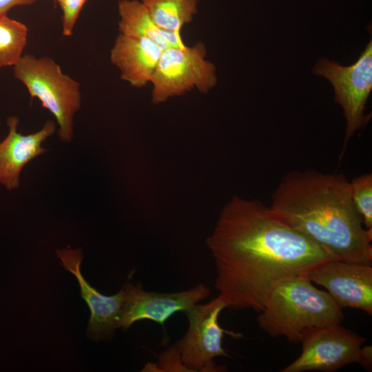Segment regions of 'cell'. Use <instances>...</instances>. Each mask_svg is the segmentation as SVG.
Returning <instances> with one entry per match:
<instances>
[{"label": "cell", "instance_id": "obj_7", "mask_svg": "<svg viewBox=\"0 0 372 372\" xmlns=\"http://www.w3.org/2000/svg\"><path fill=\"white\" fill-rule=\"evenodd\" d=\"M313 72L327 78L333 86L335 101L342 107L347 121L346 144L370 119V116L364 114V110L372 89L371 41L353 65L342 66L322 59L314 66Z\"/></svg>", "mask_w": 372, "mask_h": 372}, {"label": "cell", "instance_id": "obj_17", "mask_svg": "<svg viewBox=\"0 0 372 372\" xmlns=\"http://www.w3.org/2000/svg\"><path fill=\"white\" fill-rule=\"evenodd\" d=\"M349 182L354 207L365 229L372 231V175L362 174Z\"/></svg>", "mask_w": 372, "mask_h": 372}, {"label": "cell", "instance_id": "obj_15", "mask_svg": "<svg viewBox=\"0 0 372 372\" xmlns=\"http://www.w3.org/2000/svg\"><path fill=\"white\" fill-rule=\"evenodd\" d=\"M141 2L159 28L178 34L198 12V0H142Z\"/></svg>", "mask_w": 372, "mask_h": 372}, {"label": "cell", "instance_id": "obj_14", "mask_svg": "<svg viewBox=\"0 0 372 372\" xmlns=\"http://www.w3.org/2000/svg\"><path fill=\"white\" fill-rule=\"evenodd\" d=\"M118 12L120 34L148 38L163 50L169 48L186 47L180 34L163 30L154 23L141 1L120 0L118 2Z\"/></svg>", "mask_w": 372, "mask_h": 372}, {"label": "cell", "instance_id": "obj_20", "mask_svg": "<svg viewBox=\"0 0 372 372\" xmlns=\"http://www.w3.org/2000/svg\"><path fill=\"white\" fill-rule=\"evenodd\" d=\"M38 0H0V16L7 14L12 8L18 6H30Z\"/></svg>", "mask_w": 372, "mask_h": 372}, {"label": "cell", "instance_id": "obj_3", "mask_svg": "<svg viewBox=\"0 0 372 372\" xmlns=\"http://www.w3.org/2000/svg\"><path fill=\"white\" fill-rule=\"evenodd\" d=\"M259 327L273 338L300 342L309 328L340 324L343 312L331 296L315 287L307 277L298 276L280 282L259 312Z\"/></svg>", "mask_w": 372, "mask_h": 372}, {"label": "cell", "instance_id": "obj_22", "mask_svg": "<svg viewBox=\"0 0 372 372\" xmlns=\"http://www.w3.org/2000/svg\"><path fill=\"white\" fill-rule=\"evenodd\" d=\"M56 3H58L59 5H60L61 2V0H54Z\"/></svg>", "mask_w": 372, "mask_h": 372}, {"label": "cell", "instance_id": "obj_6", "mask_svg": "<svg viewBox=\"0 0 372 372\" xmlns=\"http://www.w3.org/2000/svg\"><path fill=\"white\" fill-rule=\"evenodd\" d=\"M227 305L218 295L203 304H196L187 311L189 322L185 335L176 342L183 364L192 372H221L226 367L217 365L214 359L229 356L222 346L225 334L234 338L241 335L223 329L218 317Z\"/></svg>", "mask_w": 372, "mask_h": 372}, {"label": "cell", "instance_id": "obj_5", "mask_svg": "<svg viewBox=\"0 0 372 372\" xmlns=\"http://www.w3.org/2000/svg\"><path fill=\"white\" fill-rule=\"evenodd\" d=\"M206 54L202 43L164 50L150 81L152 102L161 103L194 88L203 93L212 89L217 83L216 68L205 59Z\"/></svg>", "mask_w": 372, "mask_h": 372}, {"label": "cell", "instance_id": "obj_11", "mask_svg": "<svg viewBox=\"0 0 372 372\" xmlns=\"http://www.w3.org/2000/svg\"><path fill=\"white\" fill-rule=\"evenodd\" d=\"M56 256L61 265L76 278L81 296L90 308L88 336L94 340L112 339L115 330L118 328V324L122 313L125 299L123 289L108 296L101 294L92 287L81 273V264L83 256L81 249H57Z\"/></svg>", "mask_w": 372, "mask_h": 372}, {"label": "cell", "instance_id": "obj_18", "mask_svg": "<svg viewBox=\"0 0 372 372\" xmlns=\"http://www.w3.org/2000/svg\"><path fill=\"white\" fill-rule=\"evenodd\" d=\"M141 371L146 372H192L183 364L176 343L160 353L156 362L146 363Z\"/></svg>", "mask_w": 372, "mask_h": 372}, {"label": "cell", "instance_id": "obj_21", "mask_svg": "<svg viewBox=\"0 0 372 372\" xmlns=\"http://www.w3.org/2000/svg\"><path fill=\"white\" fill-rule=\"evenodd\" d=\"M359 364H360L365 369L371 371V366H372V347L371 346L362 347Z\"/></svg>", "mask_w": 372, "mask_h": 372}, {"label": "cell", "instance_id": "obj_9", "mask_svg": "<svg viewBox=\"0 0 372 372\" xmlns=\"http://www.w3.org/2000/svg\"><path fill=\"white\" fill-rule=\"evenodd\" d=\"M122 289L125 299L118 327L124 331L134 322L143 320L163 326L175 313L186 312L211 294L209 287L203 283L184 291L170 293L145 291L141 285L130 282H126Z\"/></svg>", "mask_w": 372, "mask_h": 372}, {"label": "cell", "instance_id": "obj_12", "mask_svg": "<svg viewBox=\"0 0 372 372\" xmlns=\"http://www.w3.org/2000/svg\"><path fill=\"white\" fill-rule=\"evenodd\" d=\"M19 122L16 116L7 118L8 133L0 142V185L10 191L19 187L24 167L47 152L43 143L56 128L53 121L48 120L39 131L24 135L17 131Z\"/></svg>", "mask_w": 372, "mask_h": 372}, {"label": "cell", "instance_id": "obj_13", "mask_svg": "<svg viewBox=\"0 0 372 372\" xmlns=\"http://www.w3.org/2000/svg\"><path fill=\"white\" fill-rule=\"evenodd\" d=\"M163 51L148 38L119 33L110 51V61L119 70L122 80L142 87L150 83Z\"/></svg>", "mask_w": 372, "mask_h": 372}, {"label": "cell", "instance_id": "obj_10", "mask_svg": "<svg viewBox=\"0 0 372 372\" xmlns=\"http://www.w3.org/2000/svg\"><path fill=\"white\" fill-rule=\"evenodd\" d=\"M308 278L326 288L342 309L349 307L372 315L371 264L331 260L315 267Z\"/></svg>", "mask_w": 372, "mask_h": 372}, {"label": "cell", "instance_id": "obj_2", "mask_svg": "<svg viewBox=\"0 0 372 372\" xmlns=\"http://www.w3.org/2000/svg\"><path fill=\"white\" fill-rule=\"evenodd\" d=\"M270 207L336 260L371 264L372 231L365 229L343 175L314 170L288 174L273 192Z\"/></svg>", "mask_w": 372, "mask_h": 372}, {"label": "cell", "instance_id": "obj_1", "mask_svg": "<svg viewBox=\"0 0 372 372\" xmlns=\"http://www.w3.org/2000/svg\"><path fill=\"white\" fill-rule=\"evenodd\" d=\"M207 244L215 262V288L234 310L260 312L280 282L308 278L318 265L336 260L270 207L239 197L223 208Z\"/></svg>", "mask_w": 372, "mask_h": 372}, {"label": "cell", "instance_id": "obj_4", "mask_svg": "<svg viewBox=\"0 0 372 372\" xmlns=\"http://www.w3.org/2000/svg\"><path fill=\"white\" fill-rule=\"evenodd\" d=\"M14 76L27 87L31 98L38 99L54 117L62 143L74 137V116L81 106V85L63 72L48 56L25 54L13 66Z\"/></svg>", "mask_w": 372, "mask_h": 372}, {"label": "cell", "instance_id": "obj_19", "mask_svg": "<svg viewBox=\"0 0 372 372\" xmlns=\"http://www.w3.org/2000/svg\"><path fill=\"white\" fill-rule=\"evenodd\" d=\"M87 0H61L62 32L65 37L72 36L79 14Z\"/></svg>", "mask_w": 372, "mask_h": 372}, {"label": "cell", "instance_id": "obj_16", "mask_svg": "<svg viewBox=\"0 0 372 372\" xmlns=\"http://www.w3.org/2000/svg\"><path fill=\"white\" fill-rule=\"evenodd\" d=\"M27 26L7 16H0V68L14 66L23 56L28 39Z\"/></svg>", "mask_w": 372, "mask_h": 372}, {"label": "cell", "instance_id": "obj_8", "mask_svg": "<svg viewBox=\"0 0 372 372\" xmlns=\"http://www.w3.org/2000/svg\"><path fill=\"white\" fill-rule=\"evenodd\" d=\"M366 339L338 324L312 327L301 334L302 351L282 372H331L359 364Z\"/></svg>", "mask_w": 372, "mask_h": 372}]
</instances>
